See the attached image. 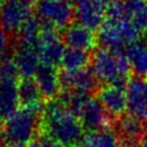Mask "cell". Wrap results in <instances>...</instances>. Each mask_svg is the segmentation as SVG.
Wrapping results in <instances>:
<instances>
[{
  "label": "cell",
  "mask_w": 147,
  "mask_h": 147,
  "mask_svg": "<svg viewBox=\"0 0 147 147\" xmlns=\"http://www.w3.org/2000/svg\"><path fill=\"white\" fill-rule=\"evenodd\" d=\"M62 146L70 147L82 142L84 130L79 119L59 98L48 101L41 114V131Z\"/></svg>",
  "instance_id": "1"
},
{
  "label": "cell",
  "mask_w": 147,
  "mask_h": 147,
  "mask_svg": "<svg viewBox=\"0 0 147 147\" xmlns=\"http://www.w3.org/2000/svg\"><path fill=\"white\" fill-rule=\"evenodd\" d=\"M91 71L97 82L111 84L120 89H127L131 65L127 53H114L101 48L94 52L91 60Z\"/></svg>",
  "instance_id": "2"
},
{
  "label": "cell",
  "mask_w": 147,
  "mask_h": 147,
  "mask_svg": "<svg viewBox=\"0 0 147 147\" xmlns=\"http://www.w3.org/2000/svg\"><path fill=\"white\" fill-rule=\"evenodd\" d=\"M41 114L28 107L18 108L5 119V140L10 144L18 145L34 142L41 131Z\"/></svg>",
  "instance_id": "3"
},
{
  "label": "cell",
  "mask_w": 147,
  "mask_h": 147,
  "mask_svg": "<svg viewBox=\"0 0 147 147\" xmlns=\"http://www.w3.org/2000/svg\"><path fill=\"white\" fill-rule=\"evenodd\" d=\"M140 32L128 18H107L98 29L96 39L104 49L114 53H125L128 47L138 40Z\"/></svg>",
  "instance_id": "4"
},
{
  "label": "cell",
  "mask_w": 147,
  "mask_h": 147,
  "mask_svg": "<svg viewBox=\"0 0 147 147\" xmlns=\"http://www.w3.org/2000/svg\"><path fill=\"white\" fill-rule=\"evenodd\" d=\"M35 9L34 0H5L0 7V28L8 34L18 32Z\"/></svg>",
  "instance_id": "5"
},
{
  "label": "cell",
  "mask_w": 147,
  "mask_h": 147,
  "mask_svg": "<svg viewBox=\"0 0 147 147\" xmlns=\"http://www.w3.org/2000/svg\"><path fill=\"white\" fill-rule=\"evenodd\" d=\"M36 12L42 24L57 30L69 27L75 15L71 5L64 0H39L36 5Z\"/></svg>",
  "instance_id": "6"
},
{
  "label": "cell",
  "mask_w": 147,
  "mask_h": 147,
  "mask_svg": "<svg viewBox=\"0 0 147 147\" xmlns=\"http://www.w3.org/2000/svg\"><path fill=\"white\" fill-rule=\"evenodd\" d=\"M65 50L66 48L57 34V29L41 23V32L37 43V51L41 64L54 67L61 65Z\"/></svg>",
  "instance_id": "7"
},
{
  "label": "cell",
  "mask_w": 147,
  "mask_h": 147,
  "mask_svg": "<svg viewBox=\"0 0 147 147\" xmlns=\"http://www.w3.org/2000/svg\"><path fill=\"white\" fill-rule=\"evenodd\" d=\"M84 132H98L111 130L115 119L107 113L97 98H91L78 117Z\"/></svg>",
  "instance_id": "8"
},
{
  "label": "cell",
  "mask_w": 147,
  "mask_h": 147,
  "mask_svg": "<svg viewBox=\"0 0 147 147\" xmlns=\"http://www.w3.org/2000/svg\"><path fill=\"white\" fill-rule=\"evenodd\" d=\"M129 115L147 124V78L133 77L125 89Z\"/></svg>",
  "instance_id": "9"
},
{
  "label": "cell",
  "mask_w": 147,
  "mask_h": 147,
  "mask_svg": "<svg viewBox=\"0 0 147 147\" xmlns=\"http://www.w3.org/2000/svg\"><path fill=\"white\" fill-rule=\"evenodd\" d=\"M105 5L97 0H79L76 3L75 16L78 24L92 32L98 30L104 23Z\"/></svg>",
  "instance_id": "10"
},
{
  "label": "cell",
  "mask_w": 147,
  "mask_h": 147,
  "mask_svg": "<svg viewBox=\"0 0 147 147\" xmlns=\"http://www.w3.org/2000/svg\"><path fill=\"white\" fill-rule=\"evenodd\" d=\"M146 125L132 116L123 115L115 120L114 128L122 147H140L142 135Z\"/></svg>",
  "instance_id": "11"
},
{
  "label": "cell",
  "mask_w": 147,
  "mask_h": 147,
  "mask_svg": "<svg viewBox=\"0 0 147 147\" xmlns=\"http://www.w3.org/2000/svg\"><path fill=\"white\" fill-rule=\"evenodd\" d=\"M97 100L114 119L122 117L128 108L125 90L111 84L100 88L96 92Z\"/></svg>",
  "instance_id": "12"
},
{
  "label": "cell",
  "mask_w": 147,
  "mask_h": 147,
  "mask_svg": "<svg viewBox=\"0 0 147 147\" xmlns=\"http://www.w3.org/2000/svg\"><path fill=\"white\" fill-rule=\"evenodd\" d=\"M34 78L45 100L51 101L59 97L63 87L61 81V75L56 67L40 64Z\"/></svg>",
  "instance_id": "13"
},
{
  "label": "cell",
  "mask_w": 147,
  "mask_h": 147,
  "mask_svg": "<svg viewBox=\"0 0 147 147\" xmlns=\"http://www.w3.org/2000/svg\"><path fill=\"white\" fill-rule=\"evenodd\" d=\"M14 63L22 78H34L37 69L41 64V60L36 48L16 45Z\"/></svg>",
  "instance_id": "14"
},
{
  "label": "cell",
  "mask_w": 147,
  "mask_h": 147,
  "mask_svg": "<svg viewBox=\"0 0 147 147\" xmlns=\"http://www.w3.org/2000/svg\"><path fill=\"white\" fill-rule=\"evenodd\" d=\"M64 39L68 48L82 51H91L96 45V36L92 30L79 24H74L65 29Z\"/></svg>",
  "instance_id": "15"
},
{
  "label": "cell",
  "mask_w": 147,
  "mask_h": 147,
  "mask_svg": "<svg viewBox=\"0 0 147 147\" xmlns=\"http://www.w3.org/2000/svg\"><path fill=\"white\" fill-rule=\"evenodd\" d=\"M62 87L64 90H80L91 93L96 89L97 80L94 77L91 69L84 68L82 70L66 73L61 75Z\"/></svg>",
  "instance_id": "16"
},
{
  "label": "cell",
  "mask_w": 147,
  "mask_h": 147,
  "mask_svg": "<svg viewBox=\"0 0 147 147\" xmlns=\"http://www.w3.org/2000/svg\"><path fill=\"white\" fill-rule=\"evenodd\" d=\"M18 102L23 107L41 111L43 110V97L35 79L22 78L18 83Z\"/></svg>",
  "instance_id": "17"
},
{
  "label": "cell",
  "mask_w": 147,
  "mask_h": 147,
  "mask_svg": "<svg viewBox=\"0 0 147 147\" xmlns=\"http://www.w3.org/2000/svg\"><path fill=\"white\" fill-rule=\"evenodd\" d=\"M20 104L16 81L0 80V118L9 117Z\"/></svg>",
  "instance_id": "18"
},
{
  "label": "cell",
  "mask_w": 147,
  "mask_h": 147,
  "mask_svg": "<svg viewBox=\"0 0 147 147\" xmlns=\"http://www.w3.org/2000/svg\"><path fill=\"white\" fill-rule=\"evenodd\" d=\"M125 53L135 76L147 78V42L138 40L128 47Z\"/></svg>",
  "instance_id": "19"
},
{
  "label": "cell",
  "mask_w": 147,
  "mask_h": 147,
  "mask_svg": "<svg viewBox=\"0 0 147 147\" xmlns=\"http://www.w3.org/2000/svg\"><path fill=\"white\" fill-rule=\"evenodd\" d=\"M125 14L129 21L140 32L147 30V0H124Z\"/></svg>",
  "instance_id": "20"
},
{
  "label": "cell",
  "mask_w": 147,
  "mask_h": 147,
  "mask_svg": "<svg viewBox=\"0 0 147 147\" xmlns=\"http://www.w3.org/2000/svg\"><path fill=\"white\" fill-rule=\"evenodd\" d=\"M91 61L90 53L87 51L68 48L65 50L61 66L66 73H74L87 68Z\"/></svg>",
  "instance_id": "21"
},
{
  "label": "cell",
  "mask_w": 147,
  "mask_h": 147,
  "mask_svg": "<svg viewBox=\"0 0 147 147\" xmlns=\"http://www.w3.org/2000/svg\"><path fill=\"white\" fill-rule=\"evenodd\" d=\"M81 145L83 147H122L119 138L113 129L86 133Z\"/></svg>",
  "instance_id": "22"
},
{
  "label": "cell",
  "mask_w": 147,
  "mask_h": 147,
  "mask_svg": "<svg viewBox=\"0 0 147 147\" xmlns=\"http://www.w3.org/2000/svg\"><path fill=\"white\" fill-rule=\"evenodd\" d=\"M18 70L12 59H5L0 62V80L7 81H16Z\"/></svg>",
  "instance_id": "23"
},
{
  "label": "cell",
  "mask_w": 147,
  "mask_h": 147,
  "mask_svg": "<svg viewBox=\"0 0 147 147\" xmlns=\"http://www.w3.org/2000/svg\"><path fill=\"white\" fill-rule=\"evenodd\" d=\"M11 50V40L7 32L0 28V62L9 57Z\"/></svg>",
  "instance_id": "24"
},
{
  "label": "cell",
  "mask_w": 147,
  "mask_h": 147,
  "mask_svg": "<svg viewBox=\"0 0 147 147\" xmlns=\"http://www.w3.org/2000/svg\"><path fill=\"white\" fill-rule=\"evenodd\" d=\"M5 140V122L2 121V118H0V145Z\"/></svg>",
  "instance_id": "25"
},
{
  "label": "cell",
  "mask_w": 147,
  "mask_h": 147,
  "mask_svg": "<svg viewBox=\"0 0 147 147\" xmlns=\"http://www.w3.org/2000/svg\"><path fill=\"white\" fill-rule=\"evenodd\" d=\"M140 147H147V127L142 135L141 142H140Z\"/></svg>",
  "instance_id": "26"
},
{
  "label": "cell",
  "mask_w": 147,
  "mask_h": 147,
  "mask_svg": "<svg viewBox=\"0 0 147 147\" xmlns=\"http://www.w3.org/2000/svg\"><path fill=\"white\" fill-rule=\"evenodd\" d=\"M27 147H42V146L38 141H34V142H32L30 144H28Z\"/></svg>",
  "instance_id": "27"
},
{
  "label": "cell",
  "mask_w": 147,
  "mask_h": 147,
  "mask_svg": "<svg viewBox=\"0 0 147 147\" xmlns=\"http://www.w3.org/2000/svg\"><path fill=\"white\" fill-rule=\"evenodd\" d=\"M5 147H25V145H18V144H9Z\"/></svg>",
  "instance_id": "28"
},
{
  "label": "cell",
  "mask_w": 147,
  "mask_h": 147,
  "mask_svg": "<svg viewBox=\"0 0 147 147\" xmlns=\"http://www.w3.org/2000/svg\"><path fill=\"white\" fill-rule=\"evenodd\" d=\"M64 1H66V2H68V3L71 5V3H74V2H75V3H77L79 0H64Z\"/></svg>",
  "instance_id": "29"
},
{
  "label": "cell",
  "mask_w": 147,
  "mask_h": 147,
  "mask_svg": "<svg viewBox=\"0 0 147 147\" xmlns=\"http://www.w3.org/2000/svg\"><path fill=\"white\" fill-rule=\"evenodd\" d=\"M115 1H119V0H107V5H109L111 2H115Z\"/></svg>",
  "instance_id": "30"
},
{
  "label": "cell",
  "mask_w": 147,
  "mask_h": 147,
  "mask_svg": "<svg viewBox=\"0 0 147 147\" xmlns=\"http://www.w3.org/2000/svg\"><path fill=\"white\" fill-rule=\"evenodd\" d=\"M97 1H100V2L104 3V5H106V3H107V0H97Z\"/></svg>",
  "instance_id": "31"
},
{
  "label": "cell",
  "mask_w": 147,
  "mask_h": 147,
  "mask_svg": "<svg viewBox=\"0 0 147 147\" xmlns=\"http://www.w3.org/2000/svg\"><path fill=\"white\" fill-rule=\"evenodd\" d=\"M70 147H83V146L80 145V144H76V145H73V146H70Z\"/></svg>",
  "instance_id": "32"
},
{
  "label": "cell",
  "mask_w": 147,
  "mask_h": 147,
  "mask_svg": "<svg viewBox=\"0 0 147 147\" xmlns=\"http://www.w3.org/2000/svg\"><path fill=\"white\" fill-rule=\"evenodd\" d=\"M5 0H0V7H1V5H2V3H3V2H5Z\"/></svg>",
  "instance_id": "33"
}]
</instances>
